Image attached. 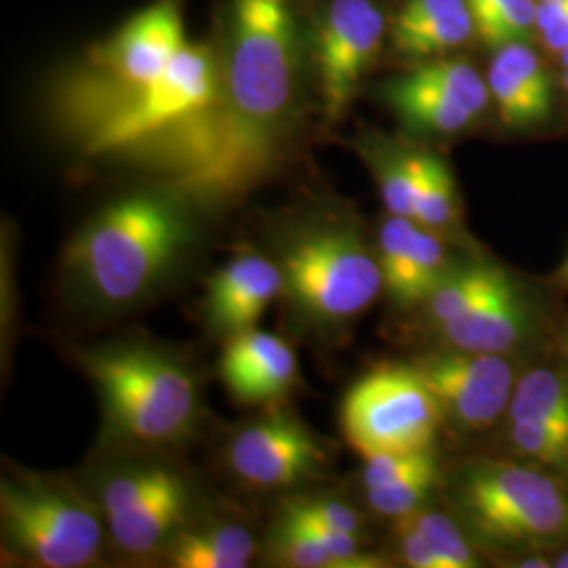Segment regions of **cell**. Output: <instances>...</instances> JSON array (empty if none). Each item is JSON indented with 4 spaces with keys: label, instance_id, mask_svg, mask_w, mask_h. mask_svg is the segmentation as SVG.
<instances>
[{
    "label": "cell",
    "instance_id": "obj_29",
    "mask_svg": "<svg viewBox=\"0 0 568 568\" xmlns=\"http://www.w3.org/2000/svg\"><path fill=\"white\" fill-rule=\"evenodd\" d=\"M537 34V0H501L476 21V37L490 49Z\"/></svg>",
    "mask_w": 568,
    "mask_h": 568
},
{
    "label": "cell",
    "instance_id": "obj_40",
    "mask_svg": "<svg viewBox=\"0 0 568 568\" xmlns=\"http://www.w3.org/2000/svg\"><path fill=\"white\" fill-rule=\"evenodd\" d=\"M554 567L558 568H568V551H562L558 558H556V562H554Z\"/></svg>",
    "mask_w": 568,
    "mask_h": 568
},
{
    "label": "cell",
    "instance_id": "obj_11",
    "mask_svg": "<svg viewBox=\"0 0 568 568\" xmlns=\"http://www.w3.org/2000/svg\"><path fill=\"white\" fill-rule=\"evenodd\" d=\"M389 21L375 0H331L316 32V72L326 122L337 121L377 58Z\"/></svg>",
    "mask_w": 568,
    "mask_h": 568
},
{
    "label": "cell",
    "instance_id": "obj_32",
    "mask_svg": "<svg viewBox=\"0 0 568 568\" xmlns=\"http://www.w3.org/2000/svg\"><path fill=\"white\" fill-rule=\"evenodd\" d=\"M284 514L291 516H300L314 520L318 525H325L328 528H337V530H347V532H358L363 520L356 514V509L349 508L347 504L335 501V499H312V497H300V499H288L284 501Z\"/></svg>",
    "mask_w": 568,
    "mask_h": 568
},
{
    "label": "cell",
    "instance_id": "obj_27",
    "mask_svg": "<svg viewBox=\"0 0 568 568\" xmlns=\"http://www.w3.org/2000/svg\"><path fill=\"white\" fill-rule=\"evenodd\" d=\"M508 440L511 450L532 466L568 476V429L530 422H509Z\"/></svg>",
    "mask_w": 568,
    "mask_h": 568
},
{
    "label": "cell",
    "instance_id": "obj_17",
    "mask_svg": "<svg viewBox=\"0 0 568 568\" xmlns=\"http://www.w3.org/2000/svg\"><path fill=\"white\" fill-rule=\"evenodd\" d=\"M220 373L234 398L255 405L278 400L295 386L300 363L278 335L251 328L227 337Z\"/></svg>",
    "mask_w": 568,
    "mask_h": 568
},
{
    "label": "cell",
    "instance_id": "obj_38",
    "mask_svg": "<svg viewBox=\"0 0 568 568\" xmlns=\"http://www.w3.org/2000/svg\"><path fill=\"white\" fill-rule=\"evenodd\" d=\"M499 2L501 0H467V7L471 11V16H474V23L480 20L483 16H487L488 11L495 9Z\"/></svg>",
    "mask_w": 568,
    "mask_h": 568
},
{
    "label": "cell",
    "instance_id": "obj_26",
    "mask_svg": "<svg viewBox=\"0 0 568 568\" xmlns=\"http://www.w3.org/2000/svg\"><path fill=\"white\" fill-rule=\"evenodd\" d=\"M182 478L163 466H143L122 469L110 476L100 490V509L105 518L135 508L143 501L161 495L166 488L180 485Z\"/></svg>",
    "mask_w": 568,
    "mask_h": 568
},
{
    "label": "cell",
    "instance_id": "obj_43",
    "mask_svg": "<svg viewBox=\"0 0 568 568\" xmlns=\"http://www.w3.org/2000/svg\"><path fill=\"white\" fill-rule=\"evenodd\" d=\"M567 345H568V337H567Z\"/></svg>",
    "mask_w": 568,
    "mask_h": 568
},
{
    "label": "cell",
    "instance_id": "obj_3",
    "mask_svg": "<svg viewBox=\"0 0 568 568\" xmlns=\"http://www.w3.org/2000/svg\"><path fill=\"white\" fill-rule=\"evenodd\" d=\"M276 264L293 318L318 333L349 325L386 291L377 251L345 220L295 225L284 234Z\"/></svg>",
    "mask_w": 568,
    "mask_h": 568
},
{
    "label": "cell",
    "instance_id": "obj_9",
    "mask_svg": "<svg viewBox=\"0 0 568 568\" xmlns=\"http://www.w3.org/2000/svg\"><path fill=\"white\" fill-rule=\"evenodd\" d=\"M443 419L436 396L410 365L366 373L342 408L345 438L363 457L432 448Z\"/></svg>",
    "mask_w": 568,
    "mask_h": 568
},
{
    "label": "cell",
    "instance_id": "obj_42",
    "mask_svg": "<svg viewBox=\"0 0 568 568\" xmlns=\"http://www.w3.org/2000/svg\"><path fill=\"white\" fill-rule=\"evenodd\" d=\"M556 58H558V63H560V68H562V70H568V49H565V51H560V53H558Z\"/></svg>",
    "mask_w": 568,
    "mask_h": 568
},
{
    "label": "cell",
    "instance_id": "obj_4",
    "mask_svg": "<svg viewBox=\"0 0 568 568\" xmlns=\"http://www.w3.org/2000/svg\"><path fill=\"white\" fill-rule=\"evenodd\" d=\"M102 396L108 427L126 443L159 447L180 440L199 413L192 373L148 345H103L81 354Z\"/></svg>",
    "mask_w": 568,
    "mask_h": 568
},
{
    "label": "cell",
    "instance_id": "obj_6",
    "mask_svg": "<svg viewBox=\"0 0 568 568\" xmlns=\"http://www.w3.org/2000/svg\"><path fill=\"white\" fill-rule=\"evenodd\" d=\"M453 499L490 548L541 551L568 539V493L544 467L480 459L455 478Z\"/></svg>",
    "mask_w": 568,
    "mask_h": 568
},
{
    "label": "cell",
    "instance_id": "obj_12",
    "mask_svg": "<svg viewBox=\"0 0 568 568\" xmlns=\"http://www.w3.org/2000/svg\"><path fill=\"white\" fill-rule=\"evenodd\" d=\"M413 366L436 396L443 415L459 427L485 429L508 410L516 368L506 354L448 347L413 358Z\"/></svg>",
    "mask_w": 568,
    "mask_h": 568
},
{
    "label": "cell",
    "instance_id": "obj_16",
    "mask_svg": "<svg viewBox=\"0 0 568 568\" xmlns=\"http://www.w3.org/2000/svg\"><path fill=\"white\" fill-rule=\"evenodd\" d=\"M532 328V305L518 283L504 272L476 304L438 331L448 347L508 356L527 342Z\"/></svg>",
    "mask_w": 568,
    "mask_h": 568
},
{
    "label": "cell",
    "instance_id": "obj_18",
    "mask_svg": "<svg viewBox=\"0 0 568 568\" xmlns=\"http://www.w3.org/2000/svg\"><path fill=\"white\" fill-rule=\"evenodd\" d=\"M476 37L467 0H403L389 20L392 49L408 60L447 58Z\"/></svg>",
    "mask_w": 568,
    "mask_h": 568
},
{
    "label": "cell",
    "instance_id": "obj_1",
    "mask_svg": "<svg viewBox=\"0 0 568 568\" xmlns=\"http://www.w3.org/2000/svg\"><path fill=\"white\" fill-rule=\"evenodd\" d=\"M220 100L196 163L178 190L241 199L283 161L302 121L304 42L297 0H230Z\"/></svg>",
    "mask_w": 568,
    "mask_h": 568
},
{
    "label": "cell",
    "instance_id": "obj_21",
    "mask_svg": "<svg viewBox=\"0 0 568 568\" xmlns=\"http://www.w3.org/2000/svg\"><path fill=\"white\" fill-rule=\"evenodd\" d=\"M448 267L447 248L440 241V234L415 222L406 243L400 274L386 293L394 304L403 307L426 304L432 291L445 278Z\"/></svg>",
    "mask_w": 568,
    "mask_h": 568
},
{
    "label": "cell",
    "instance_id": "obj_33",
    "mask_svg": "<svg viewBox=\"0 0 568 568\" xmlns=\"http://www.w3.org/2000/svg\"><path fill=\"white\" fill-rule=\"evenodd\" d=\"M365 459V471H363L365 488L384 487L419 467L429 466L436 462L432 448L408 450V453H379Z\"/></svg>",
    "mask_w": 568,
    "mask_h": 568
},
{
    "label": "cell",
    "instance_id": "obj_22",
    "mask_svg": "<svg viewBox=\"0 0 568 568\" xmlns=\"http://www.w3.org/2000/svg\"><path fill=\"white\" fill-rule=\"evenodd\" d=\"M509 422H530L568 429V373L539 366L525 373L514 387Z\"/></svg>",
    "mask_w": 568,
    "mask_h": 568
},
{
    "label": "cell",
    "instance_id": "obj_8",
    "mask_svg": "<svg viewBox=\"0 0 568 568\" xmlns=\"http://www.w3.org/2000/svg\"><path fill=\"white\" fill-rule=\"evenodd\" d=\"M0 518L9 546L44 568L89 567L102 549L95 508L72 488L37 474L4 478Z\"/></svg>",
    "mask_w": 568,
    "mask_h": 568
},
{
    "label": "cell",
    "instance_id": "obj_15",
    "mask_svg": "<svg viewBox=\"0 0 568 568\" xmlns=\"http://www.w3.org/2000/svg\"><path fill=\"white\" fill-rule=\"evenodd\" d=\"M283 272L276 260L243 251L222 265L206 284V325L225 337L255 328L267 305L283 295Z\"/></svg>",
    "mask_w": 568,
    "mask_h": 568
},
{
    "label": "cell",
    "instance_id": "obj_25",
    "mask_svg": "<svg viewBox=\"0 0 568 568\" xmlns=\"http://www.w3.org/2000/svg\"><path fill=\"white\" fill-rule=\"evenodd\" d=\"M413 220L434 232H447L459 222V199L453 173L445 161L422 152L419 185Z\"/></svg>",
    "mask_w": 568,
    "mask_h": 568
},
{
    "label": "cell",
    "instance_id": "obj_24",
    "mask_svg": "<svg viewBox=\"0 0 568 568\" xmlns=\"http://www.w3.org/2000/svg\"><path fill=\"white\" fill-rule=\"evenodd\" d=\"M504 272L506 270H501L499 265L485 262L450 265L445 278L426 300L429 323L440 328L464 314L469 305L476 304L501 278Z\"/></svg>",
    "mask_w": 568,
    "mask_h": 568
},
{
    "label": "cell",
    "instance_id": "obj_39",
    "mask_svg": "<svg viewBox=\"0 0 568 568\" xmlns=\"http://www.w3.org/2000/svg\"><path fill=\"white\" fill-rule=\"evenodd\" d=\"M556 281H558V284H560L562 288H568V255L567 260H565V264L560 265V270H558V274H556Z\"/></svg>",
    "mask_w": 568,
    "mask_h": 568
},
{
    "label": "cell",
    "instance_id": "obj_36",
    "mask_svg": "<svg viewBox=\"0 0 568 568\" xmlns=\"http://www.w3.org/2000/svg\"><path fill=\"white\" fill-rule=\"evenodd\" d=\"M537 39L541 42V47L554 55H558L560 51L568 49V18L549 26L546 30H541L537 34Z\"/></svg>",
    "mask_w": 568,
    "mask_h": 568
},
{
    "label": "cell",
    "instance_id": "obj_7",
    "mask_svg": "<svg viewBox=\"0 0 568 568\" xmlns=\"http://www.w3.org/2000/svg\"><path fill=\"white\" fill-rule=\"evenodd\" d=\"M185 42L182 0H156L110 39L93 44L87 74L70 84L63 102L82 142L156 81Z\"/></svg>",
    "mask_w": 568,
    "mask_h": 568
},
{
    "label": "cell",
    "instance_id": "obj_37",
    "mask_svg": "<svg viewBox=\"0 0 568 568\" xmlns=\"http://www.w3.org/2000/svg\"><path fill=\"white\" fill-rule=\"evenodd\" d=\"M518 568H548L554 567V562L546 558L541 551H530L520 562H516Z\"/></svg>",
    "mask_w": 568,
    "mask_h": 568
},
{
    "label": "cell",
    "instance_id": "obj_14",
    "mask_svg": "<svg viewBox=\"0 0 568 568\" xmlns=\"http://www.w3.org/2000/svg\"><path fill=\"white\" fill-rule=\"evenodd\" d=\"M490 103L504 126L528 131L551 119L556 108V81L544 55L528 41L495 49L488 63Z\"/></svg>",
    "mask_w": 568,
    "mask_h": 568
},
{
    "label": "cell",
    "instance_id": "obj_5",
    "mask_svg": "<svg viewBox=\"0 0 568 568\" xmlns=\"http://www.w3.org/2000/svg\"><path fill=\"white\" fill-rule=\"evenodd\" d=\"M222 84V58L213 44L185 42L156 81L93 131L84 142L87 156H108L154 142L161 135L182 138L180 173L201 154Z\"/></svg>",
    "mask_w": 568,
    "mask_h": 568
},
{
    "label": "cell",
    "instance_id": "obj_30",
    "mask_svg": "<svg viewBox=\"0 0 568 568\" xmlns=\"http://www.w3.org/2000/svg\"><path fill=\"white\" fill-rule=\"evenodd\" d=\"M436 478H438V464L434 462L384 487L366 488V501L377 514L396 520L405 514L422 508Z\"/></svg>",
    "mask_w": 568,
    "mask_h": 568
},
{
    "label": "cell",
    "instance_id": "obj_31",
    "mask_svg": "<svg viewBox=\"0 0 568 568\" xmlns=\"http://www.w3.org/2000/svg\"><path fill=\"white\" fill-rule=\"evenodd\" d=\"M270 554L283 567L337 568L331 554L314 537L281 518L270 539Z\"/></svg>",
    "mask_w": 568,
    "mask_h": 568
},
{
    "label": "cell",
    "instance_id": "obj_19",
    "mask_svg": "<svg viewBox=\"0 0 568 568\" xmlns=\"http://www.w3.org/2000/svg\"><path fill=\"white\" fill-rule=\"evenodd\" d=\"M187 516V490L180 483L161 495L105 518L108 530L116 548L131 556H143L173 541L178 528Z\"/></svg>",
    "mask_w": 568,
    "mask_h": 568
},
{
    "label": "cell",
    "instance_id": "obj_20",
    "mask_svg": "<svg viewBox=\"0 0 568 568\" xmlns=\"http://www.w3.org/2000/svg\"><path fill=\"white\" fill-rule=\"evenodd\" d=\"M255 554L253 535L234 523L175 535L169 562L180 568H244Z\"/></svg>",
    "mask_w": 568,
    "mask_h": 568
},
{
    "label": "cell",
    "instance_id": "obj_23",
    "mask_svg": "<svg viewBox=\"0 0 568 568\" xmlns=\"http://www.w3.org/2000/svg\"><path fill=\"white\" fill-rule=\"evenodd\" d=\"M363 156L375 175L389 215L413 220L422 152L386 140H375L363 148Z\"/></svg>",
    "mask_w": 568,
    "mask_h": 568
},
{
    "label": "cell",
    "instance_id": "obj_2",
    "mask_svg": "<svg viewBox=\"0 0 568 568\" xmlns=\"http://www.w3.org/2000/svg\"><path fill=\"white\" fill-rule=\"evenodd\" d=\"M190 243L182 204L161 194H133L82 225L63 248V270L91 304L126 307L163 278Z\"/></svg>",
    "mask_w": 568,
    "mask_h": 568
},
{
    "label": "cell",
    "instance_id": "obj_28",
    "mask_svg": "<svg viewBox=\"0 0 568 568\" xmlns=\"http://www.w3.org/2000/svg\"><path fill=\"white\" fill-rule=\"evenodd\" d=\"M405 516L424 535L427 546L436 554L443 568L478 567L474 548L455 520H450L445 514L424 511L422 508Z\"/></svg>",
    "mask_w": 568,
    "mask_h": 568
},
{
    "label": "cell",
    "instance_id": "obj_13",
    "mask_svg": "<svg viewBox=\"0 0 568 568\" xmlns=\"http://www.w3.org/2000/svg\"><path fill=\"white\" fill-rule=\"evenodd\" d=\"M227 462L251 487L283 488L316 478L328 455L304 424L276 413L243 427L230 443Z\"/></svg>",
    "mask_w": 568,
    "mask_h": 568
},
{
    "label": "cell",
    "instance_id": "obj_34",
    "mask_svg": "<svg viewBox=\"0 0 568 568\" xmlns=\"http://www.w3.org/2000/svg\"><path fill=\"white\" fill-rule=\"evenodd\" d=\"M394 530H396V537H398L400 554H403V558H405L408 567L443 568L440 560L436 558V554L427 546L424 535L410 525V520L406 516L396 518V528Z\"/></svg>",
    "mask_w": 568,
    "mask_h": 568
},
{
    "label": "cell",
    "instance_id": "obj_10",
    "mask_svg": "<svg viewBox=\"0 0 568 568\" xmlns=\"http://www.w3.org/2000/svg\"><path fill=\"white\" fill-rule=\"evenodd\" d=\"M384 102L408 129L429 135H457L487 114V79L466 60L436 58L384 82Z\"/></svg>",
    "mask_w": 568,
    "mask_h": 568
},
{
    "label": "cell",
    "instance_id": "obj_41",
    "mask_svg": "<svg viewBox=\"0 0 568 568\" xmlns=\"http://www.w3.org/2000/svg\"><path fill=\"white\" fill-rule=\"evenodd\" d=\"M558 84H560V89H562V91L568 95V70H562V72H560V77H558Z\"/></svg>",
    "mask_w": 568,
    "mask_h": 568
},
{
    "label": "cell",
    "instance_id": "obj_35",
    "mask_svg": "<svg viewBox=\"0 0 568 568\" xmlns=\"http://www.w3.org/2000/svg\"><path fill=\"white\" fill-rule=\"evenodd\" d=\"M568 18V0H537V34Z\"/></svg>",
    "mask_w": 568,
    "mask_h": 568
}]
</instances>
